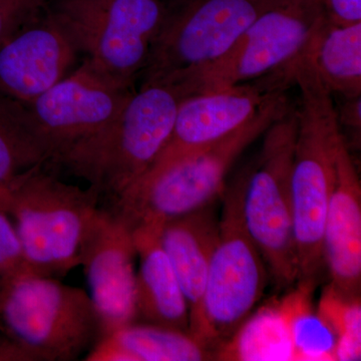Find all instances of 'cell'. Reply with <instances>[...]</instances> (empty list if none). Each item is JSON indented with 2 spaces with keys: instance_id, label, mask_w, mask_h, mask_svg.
Wrapping results in <instances>:
<instances>
[{
  "instance_id": "obj_8",
  "label": "cell",
  "mask_w": 361,
  "mask_h": 361,
  "mask_svg": "<svg viewBox=\"0 0 361 361\" xmlns=\"http://www.w3.org/2000/svg\"><path fill=\"white\" fill-rule=\"evenodd\" d=\"M222 196L219 234L192 334L210 350L221 348L238 332L264 294L268 279L267 266L244 224L240 176Z\"/></svg>"
},
{
  "instance_id": "obj_4",
  "label": "cell",
  "mask_w": 361,
  "mask_h": 361,
  "mask_svg": "<svg viewBox=\"0 0 361 361\" xmlns=\"http://www.w3.org/2000/svg\"><path fill=\"white\" fill-rule=\"evenodd\" d=\"M35 166L0 184V209L13 220L33 273L66 275L80 264L85 231L101 199Z\"/></svg>"
},
{
  "instance_id": "obj_27",
  "label": "cell",
  "mask_w": 361,
  "mask_h": 361,
  "mask_svg": "<svg viewBox=\"0 0 361 361\" xmlns=\"http://www.w3.org/2000/svg\"><path fill=\"white\" fill-rule=\"evenodd\" d=\"M25 358V353L0 331V361H23Z\"/></svg>"
},
{
  "instance_id": "obj_3",
  "label": "cell",
  "mask_w": 361,
  "mask_h": 361,
  "mask_svg": "<svg viewBox=\"0 0 361 361\" xmlns=\"http://www.w3.org/2000/svg\"><path fill=\"white\" fill-rule=\"evenodd\" d=\"M289 106L285 92H278L231 134L137 180L113 202L111 212L132 230L161 229L168 221L212 205L224 192L226 178L237 159Z\"/></svg>"
},
{
  "instance_id": "obj_1",
  "label": "cell",
  "mask_w": 361,
  "mask_h": 361,
  "mask_svg": "<svg viewBox=\"0 0 361 361\" xmlns=\"http://www.w3.org/2000/svg\"><path fill=\"white\" fill-rule=\"evenodd\" d=\"M300 90L292 160V224L299 285L311 287L324 265L323 231L334 185L337 149L344 139L334 97L306 54L290 66Z\"/></svg>"
},
{
  "instance_id": "obj_18",
  "label": "cell",
  "mask_w": 361,
  "mask_h": 361,
  "mask_svg": "<svg viewBox=\"0 0 361 361\" xmlns=\"http://www.w3.org/2000/svg\"><path fill=\"white\" fill-rule=\"evenodd\" d=\"M211 350L187 332L132 322L102 337L85 355L87 361H199Z\"/></svg>"
},
{
  "instance_id": "obj_5",
  "label": "cell",
  "mask_w": 361,
  "mask_h": 361,
  "mask_svg": "<svg viewBox=\"0 0 361 361\" xmlns=\"http://www.w3.org/2000/svg\"><path fill=\"white\" fill-rule=\"evenodd\" d=\"M0 331L35 361L77 360L102 334L90 294L37 274L1 282Z\"/></svg>"
},
{
  "instance_id": "obj_10",
  "label": "cell",
  "mask_w": 361,
  "mask_h": 361,
  "mask_svg": "<svg viewBox=\"0 0 361 361\" xmlns=\"http://www.w3.org/2000/svg\"><path fill=\"white\" fill-rule=\"evenodd\" d=\"M282 0H183L169 8L149 49L142 85L213 63Z\"/></svg>"
},
{
  "instance_id": "obj_6",
  "label": "cell",
  "mask_w": 361,
  "mask_h": 361,
  "mask_svg": "<svg viewBox=\"0 0 361 361\" xmlns=\"http://www.w3.org/2000/svg\"><path fill=\"white\" fill-rule=\"evenodd\" d=\"M297 123V109L290 104L265 130L258 156L240 176L247 232L281 288L298 280L290 190Z\"/></svg>"
},
{
  "instance_id": "obj_12",
  "label": "cell",
  "mask_w": 361,
  "mask_h": 361,
  "mask_svg": "<svg viewBox=\"0 0 361 361\" xmlns=\"http://www.w3.org/2000/svg\"><path fill=\"white\" fill-rule=\"evenodd\" d=\"M135 255L129 226L111 211L97 209L85 231L80 265L99 315L101 338L135 322Z\"/></svg>"
},
{
  "instance_id": "obj_22",
  "label": "cell",
  "mask_w": 361,
  "mask_h": 361,
  "mask_svg": "<svg viewBox=\"0 0 361 361\" xmlns=\"http://www.w3.org/2000/svg\"><path fill=\"white\" fill-rule=\"evenodd\" d=\"M254 317L248 318L236 334L235 357L246 360L293 358L287 320L281 308H267Z\"/></svg>"
},
{
  "instance_id": "obj_9",
  "label": "cell",
  "mask_w": 361,
  "mask_h": 361,
  "mask_svg": "<svg viewBox=\"0 0 361 361\" xmlns=\"http://www.w3.org/2000/svg\"><path fill=\"white\" fill-rule=\"evenodd\" d=\"M49 11L94 68L133 87L169 7L161 0H49Z\"/></svg>"
},
{
  "instance_id": "obj_15",
  "label": "cell",
  "mask_w": 361,
  "mask_h": 361,
  "mask_svg": "<svg viewBox=\"0 0 361 361\" xmlns=\"http://www.w3.org/2000/svg\"><path fill=\"white\" fill-rule=\"evenodd\" d=\"M322 254L332 291L358 299L361 281V187L345 137L337 149L334 185L323 231Z\"/></svg>"
},
{
  "instance_id": "obj_25",
  "label": "cell",
  "mask_w": 361,
  "mask_h": 361,
  "mask_svg": "<svg viewBox=\"0 0 361 361\" xmlns=\"http://www.w3.org/2000/svg\"><path fill=\"white\" fill-rule=\"evenodd\" d=\"M330 25L348 26L361 23V0H322Z\"/></svg>"
},
{
  "instance_id": "obj_24",
  "label": "cell",
  "mask_w": 361,
  "mask_h": 361,
  "mask_svg": "<svg viewBox=\"0 0 361 361\" xmlns=\"http://www.w3.org/2000/svg\"><path fill=\"white\" fill-rule=\"evenodd\" d=\"M49 4V0H0V49Z\"/></svg>"
},
{
  "instance_id": "obj_2",
  "label": "cell",
  "mask_w": 361,
  "mask_h": 361,
  "mask_svg": "<svg viewBox=\"0 0 361 361\" xmlns=\"http://www.w3.org/2000/svg\"><path fill=\"white\" fill-rule=\"evenodd\" d=\"M178 85H142L103 129L73 145L51 164L82 178L111 202L137 182L167 144L180 104Z\"/></svg>"
},
{
  "instance_id": "obj_7",
  "label": "cell",
  "mask_w": 361,
  "mask_h": 361,
  "mask_svg": "<svg viewBox=\"0 0 361 361\" xmlns=\"http://www.w3.org/2000/svg\"><path fill=\"white\" fill-rule=\"evenodd\" d=\"M325 20L322 0H282L259 16L222 58L161 82L177 85L190 97L255 82L302 56Z\"/></svg>"
},
{
  "instance_id": "obj_21",
  "label": "cell",
  "mask_w": 361,
  "mask_h": 361,
  "mask_svg": "<svg viewBox=\"0 0 361 361\" xmlns=\"http://www.w3.org/2000/svg\"><path fill=\"white\" fill-rule=\"evenodd\" d=\"M310 288L301 286L282 306L293 349V360H336L338 336L334 325L323 314L312 312L304 302Z\"/></svg>"
},
{
  "instance_id": "obj_17",
  "label": "cell",
  "mask_w": 361,
  "mask_h": 361,
  "mask_svg": "<svg viewBox=\"0 0 361 361\" xmlns=\"http://www.w3.org/2000/svg\"><path fill=\"white\" fill-rule=\"evenodd\" d=\"M212 205L168 221L159 234L187 300L191 336L198 324L209 265L219 234V221Z\"/></svg>"
},
{
  "instance_id": "obj_14",
  "label": "cell",
  "mask_w": 361,
  "mask_h": 361,
  "mask_svg": "<svg viewBox=\"0 0 361 361\" xmlns=\"http://www.w3.org/2000/svg\"><path fill=\"white\" fill-rule=\"evenodd\" d=\"M77 54L47 6L0 49V94L30 103L66 78Z\"/></svg>"
},
{
  "instance_id": "obj_20",
  "label": "cell",
  "mask_w": 361,
  "mask_h": 361,
  "mask_svg": "<svg viewBox=\"0 0 361 361\" xmlns=\"http://www.w3.org/2000/svg\"><path fill=\"white\" fill-rule=\"evenodd\" d=\"M49 161L51 154L35 134L25 104L0 94V184Z\"/></svg>"
},
{
  "instance_id": "obj_16",
  "label": "cell",
  "mask_w": 361,
  "mask_h": 361,
  "mask_svg": "<svg viewBox=\"0 0 361 361\" xmlns=\"http://www.w3.org/2000/svg\"><path fill=\"white\" fill-rule=\"evenodd\" d=\"M132 231L140 257V269L135 274V322L189 334L187 300L161 246L160 230L137 227Z\"/></svg>"
},
{
  "instance_id": "obj_19",
  "label": "cell",
  "mask_w": 361,
  "mask_h": 361,
  "mask_svg": "<svg viewBox=\"0 0 361 361\" xmlns=\"http://www.w3.org/2000/svg\"><path fill=\"white\" fill-rule=\"evenodd\" d=\"M306 56L332 97L361 96V23L336 26L325 20Z\"/></svg>"
},
{
  "instance_id": "obj_23",
  "label": "cell",
  "mask_w": 361,
  "mask_h": 361,
  "mask_svg": "<svg viewBox=\"0 0 361 361\" xmlns=\"http://www.w3.org/2000/svg\"><path fill=\"white\" fill-rule=\"evenodd\" d=\"M23 274H35L27 259L13 220L0 209V281Z\"/></svg>"
},
{
  "instance_id": "obj_26",
  "label": "cell",
  "mask_w": 361,
  "mask_h": 361,
  "mask_svg": "<svg viewBox=\"0 0 361 361\" xmlns=\"http://www.w3.org/2000/svg\"><path fill=\"white\" fill-rule=\"evenodd\" d=\"M342 99L339 108H336L339 126L353 130L355 135H360L361 129V96L355 97H338Z\"/></svg>"
},
{
  "instance_id": "obj_13",
  "label": "cell",
  "mask_w": 361,
  "mask_h": 361,
  "mask_svg": "<svg viewBox=\"0 0 361 361\" xmlns=\"http://www.w3.org/2000/svg\"><path fill=\"white\" fill-rule=\"evenodd\" d=\"M286 90L272 78L265 77L249 84L187 97L176 114L167 144L142 177L157 174L231 134L248 122L271 97Z\"/></svg>"
},
{
  "instance_id": "obj_11",
  "label": "cell",
  "mask_w": 361,
  "mask_h": 361,
  "mask_svg": "<svg viewBox=\"0 0 361 361\" xmlns=\"http://www.w3.org/2000/svg\"><path fill=\"white\" fill-rule=\"evenodd\" d=\"M134 92L133 87L106 75L85 59L75 73L23 104L35 134L51 154V163L111 122Z\"/></svg>"
},
{
  "instance_id": "obj_28",
  "label": "cell",
  "mask_w": 361,
  "mask_h": 361,
  "mask_svg": "<svg viewBox=\"0 0 361 361\" xmlns=\"http://www.w3.org/2000/svg\"><path fill=\"white\" fill-rule=\"evenodd\" d=\"M0 285H1V281H0Z\"/></svg>"
}]
</instances>
